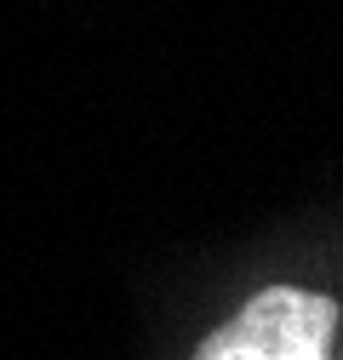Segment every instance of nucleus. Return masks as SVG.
Here are the masks:
<instances>
[{"mask_svg": "<svg viewBox=\"0 0 343 360\" xmlns=\"http://www.w3.org/2000/svg\"><path fill=\"white\" fill-rule=\"evenodd\" d=\"M337 303L321 292L269 286L235 321H224L200 343L195 360H332Z\"/></svg>", "mask_w": 343, "mask_h": 360, "instance_id": "obj_1", "label": "nucleus"}]
</instances>
